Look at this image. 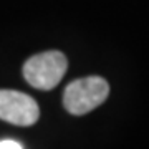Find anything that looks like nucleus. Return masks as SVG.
Here are the masks:
<instances>
[{
    "mask_svg": "<svg viewBox=\"0 0 149 149\" xmlns=\"http://www.w3.org/2000/svg\"><path fill=\"white\" fill-rule=\"evenodd\" d=\"M109 85L101 76H86L71 81L63 93L65 109L74 116H83L106 101Z\"/></svg>",
    "mask_w": 149,
    "mask_h": 149,
    "instance_id": "nucleus-1",
    "label": "nucleus"
},
{
    "mask_svg": "<svg viewBox=\"0 0 149 149\" xmlns=\"http://www.w3.org/2000/svg\"><path fill=\"white\" fill-rule=\"evenodd\" d=\"M66 68H68L66 56L61 52L52 50L28 58L23 65V76L33 88L50 91L63 80Z\"/></svg>",
    "mask_w": 149,
    "mask_h": 149,
    "instance_id": "nucleus-2",
    "label": "nucleus"
},
{
    "mask_svg": "<svg viewBox=\"0 0 149 149\" xmlns=\"http://www.w3.org/2000/svg\"><path fill=\"white\" fill-rule=\"evenodd\" d=\"M40 118V108L32 96L13 90H0V119L17 126H32Z\"/></svg>",
    "mask_w": 149,
    "mask_h": 149,
    "instance_id": "nucleus-3",
    "label": "nucleus"
},
{
    "mask_svg": "<svg viewBox=\"0 0 149 149\" xmlns=\"http://www.w3.org/2000/svg\"><path fill=\"white\" fill-rule=\"evenodd\" d=\"M0 149H22V146L17 143V141L3 139V141H0Z\"/></svg>",
    "mask_w": 149,
    "mask_h": 149,
    "instance_id": "nucleus-4",
    "label": "nucleus"
}]
</instances>
